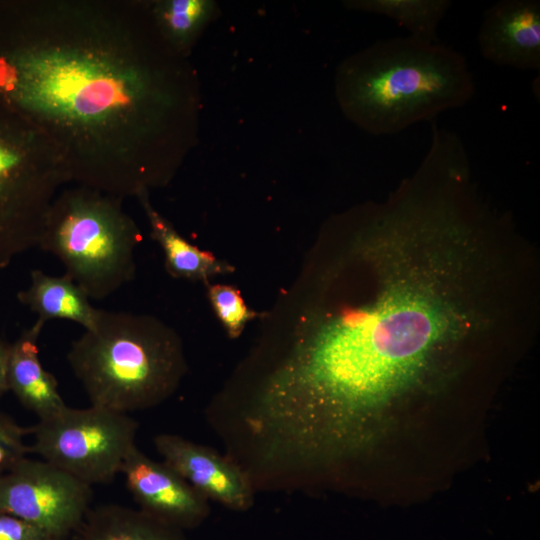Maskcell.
<instances>
[{"mask_svg": "<svg viewBox=\"0 0 540 540\" xmlns=\"http://www.w3.org/2000/svg\"><path fill=\"white\" fill-rule=\"evenodd\" d=\"M516 272L479 200L405 179L332 217L262 313L242 359L253 408L289 440L357 446L371 414L438 354L511 325Z\"/></svg>", "mask_w": 540, "mask_h": 540, "instance_id": "cell-1", "label": "cell"}, {"mask_svg": "<svg viewBox=\"0 0 540 540\" xmlns=\"http://www.w3.org/2000/svg\"><path fill=\"white\" fill-rule=\"evenodd\" d=\"M0 107L55 148L68 184L125 199L172 180L198 92L148 1L0 0Z\"/></svg>", "mask_w": 540, "mask_h": 540, "instance_id": "cell-2", "label": "cell"}, {"mask_svg": "<svg viewBox=\"0 0 540 540\" xmlns=\"http://www.w3.org/2000/svg\"><path fill=\"white\" fill-rule=\"evenodd\" d=\"M335 92L352 123L387 136L466 105L475 83L462 53L408 35L377 40L346 58Z\"/></svg>", "mask_w": 540, "mask_h": 540, "instance_id": "cell-3", "label": "cell"}, {"mask_svg": "<svg viewBox=\"0 0 540 540\" xmlns=\"http://www.w3.org/2000/svg\"><path fill=\"white\" fill-rule=\"evenodd\" d=\"M90 404L128 414L171 397L188 371L179 334L147 314L100 309L67 353Z\"/></svg>", "mask_w": 540, "mask_h": 540, "instance_id": "cell-4", "label": "cell"}, {"mask_svg": "<svg viewBox=\"0 0 540 540\" xmlns=\"http://www.w3.org/2000/svg\"><path fill=\"white\" fill-rule=\"evenodd\" d=\"M120 197L65 187L47 213L38 247L57 257L90 300H104L136 275L142 234Z\"/></svg>", "mask_w": 540, "mask_h": 540, "instance_id": "cell-5", "label": "cell"}, {"mask_svg": "<svg viewBox=\"0 0 540 540\" xmlns=\"http://www.w3.org/2000/svg\"><path fill=\"white\" fill-rule=\"evenodd\" d=\"M66 184L55 148L0 107V270L38 247L49 208Z\"/></svg>", "mask_w": 540, "mask_h": 540, "instance_id": "cell-6", "label": "cell"}, {"mask_svg": "<svg viewBox=\"0 0 540 540\" xmlns=\"http://www.w3.org/2000/svg\"><path fill=\"white\" fill-rule=\"evenodd\" d=\"M138 423L126 413L91 405L66 406L30 428V453L83 483L111 482L136 446Z\"/></svg>", "mask_w": 540, "mask_h": 540, "instance_id": "cell-7", "label": "cell"}, {"mask_svg": "<svg viewBox=\"0 0 540 540\" xmlns=\"http://www.w3.org/2000/svg\"><path fill=\"white\" fill-rule=\"evenodd\" d=\"M92 489L58 467L28 456L0 475V511L56 540L73 537L91 508Z\"/></svg>", "mask_w": 540, "mask_h": 540, "instance_id": "cell-8", "label": "cell"}, {"mask_svg": "<svg viewBox=\"0 0 540 540\" xmlns=\"http://www.w3.org/2000/svg\"><path fill=\"white\" fill-rule=\"evenodd\" d=\"M120 473L138 509L183 531L202 525L209 501L166 462L155 461L134 446Z\"/></svg>", "mask_w": 540, "mask_h": 540, "instance_id": "cell-9", "label": "cell"}, {"mask_svg": "<svg viewBox=\"0 0 540 540\" xmlns=\"http://www.w3.org/2000/svg\"><path fill=\"white\" fill-rule=\"evenodd\" d=\"M153 441L163 461L208 501L237 512L254 505L256 492L252 483L223 453L176 434L162 433Z\"/></svg>", "mask_w": 540, "mask_h": 540, "instance_id": "cell-10", "label": "cell"}, {"mask_svg": "<svg viewBox=\"0 0 540 540\" xmlns=\"http://www.w3.org/2000/svg\"><path fill=\"white\" fill-rule=\"evenodd\" d=\"M481 55L498 66L540 69V1L502 0L483 13L477 35Z\"/></svg>", "mask_w": 540, "mask_h": 540, "instance_id": "cell-11", "label": "cell"}, {"mask_svg": "<svg viewBox=\"0 0 540 540\" xmlns=\"http://www.w3.org/2000/svg\"><path fill=\"white\" fill-rule=\"evenodd\" d=\"M45 322H36L10 344L7 363V386L19 403L34 413L38 420L48 418L65 404L54 375L39 358L38 339Z\"/></svg>", "mask_w": 540, "mask_h": 540, "instance_id": "cell-12", "label": "cell"}, {"mask_svg": "<svg viewBox=\"0 0 540 540\" xmlns=\"http://www.w3.org/2000/svg\"><path fill=\"white\" fill-rule=\"evenodd\" d=\"M137 200L147 218L152 239L162 249L165 268L172 277L208 284L216 276L234 272L235 268L230 263L199 249L180 235L153 207L149 193L141 194Z\"/></svg>", "mask_w": 540, "mask_h": 540, "instance_id": "cell-13", "label": "cell"}, {"mask_svg": "<svg viewBox=\"0 0 540 540\" xmlns=\"http://www.w3.org/2000/svg\"><path fill=\"white\" fill-rule=\"evenodd\" d=\"M18 301L47 322L63 319L92 329L100 309L95 308L84 291L67 275L53 276L34 269L28 288L17 293Z\"/></svg>", "mask_w": 540, "mask_h": 540, "instance_id": "cell-14", "label": "cell"}, {"mask_svg": "<svg viewBox=\"0 0 540 540\" xmlns=\"http://www.w3.org/2000/svg\"><path fill=\"white\" fill-rule=\"evenodd\" d=\"M75 536L78 540H189L185 531L117 504L90 508Z\"/></svg>", "mask_w": 540, "mask_h": 540, "instance_id": "cell-15", "label": "cell"}, {"mask_svg": "<svg viewBox=\"0 0 540 540\" xmlns=\"http://www.w3.org/2000/svg\"><path fill=\"white\" fill-rule=\"evenodd\" d=\"M156 27L166 43L188 57L206 26L216 13L210 0L148 1Z\"/></svg>", "mask_w": 540, "mask_h": 540, "instance_id": "cell-16", "label": "cell"}, {"mask_svg": "<svg viewBox=\"0 0 540 540\" xmlns=\"http://www.w3.org/2000/svg\"><path fill=\"white\" fill-rule=\"evenodd\" d=\"M344 5L360 12L390 18L404 27L409 36L438 42L437 28L450 9L449 0H351Z\"/></svg>", "mask_w": 540, "mask_h": 540, "instance_id": "cell-17", "label": "cell"}, {"mask_svg": "<svg viewBox=\"0 0 540 540\" xmlns=\"http://www.w3.org/2000/svg\"><path fill=\"white\" fill-rule=\"evenodd\" d=\"M206 285L209 302L229 338H238L248 322L261 316L262 313L245 304L236 287L226 284Z\"/></svg>", "mask_w": 540, "mask_h": 540, "instance_id": "cell-18", "label": "cell"}, {"mask_svg": "<svg viewBox=\"0 0 540 540\" xmlns=\"http://www.w3.org/2000/svg\"><path fill=\"white\" fill-rule=\"evenodd\" d=\"M25 433L13 418L0 411V475L30 454L24 442Z\"/></svg>", "mask_w": 540, "mask_h": 540, "instance_id": "cell-19", "label": "cell"}, {"mask_svg": "<svg viewBox=\"0 0 540 540\" xmlns=\"http://www.w3.org/2000/svg\"><path fill=\"white\" fill-rule=\"evenodd\" d=\"M0 540H56L19 517L0 511Z\"/></svg>", "mask_w": 540, "mask_h": 540, "instance_id": "cell-20", "label": "cell"}, {"mask_svg": "<svg viewBox=\"0 0 540 540\" xmlns=\"http://www.w3.org/2000/svg\"><path fill=\"white\" fill-rule=\"evenodd\" d=\"M10 344L6 340L0 339V398L8 392L7 386V363Z\"/></svg>", "mask_w": 540, "mask_h": 540, "instance_id": "cell-21", "label": "cell"}, {"mask_svg": "<svg viewBox=\"0 0 540 540\" xmlns=\"http://www.w3.org/2000/svg\"><path fill=\"white\" fill-rule=\"evenodd\" d=\"M65 540H78V539L76 538V536H73V537H70V538L65 539Z\"/></svg>", "mask_w": 540, "mask_h": 540, "instance_id": "cell-22", "label": "cell"}]
</instances>
